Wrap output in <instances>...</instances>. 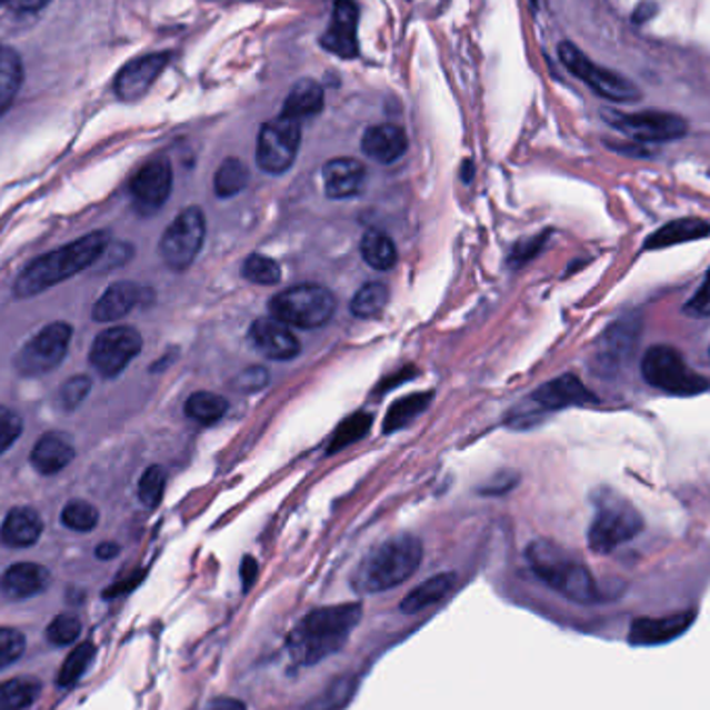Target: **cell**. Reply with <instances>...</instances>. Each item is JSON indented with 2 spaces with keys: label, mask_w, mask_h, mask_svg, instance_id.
Returning a JSON list of instances; mask_svg holds the SVG:
<instances>
[{
  "label": "cell",
  "mask_w": 710,
  "mask_h": 710,
  "mask_svg": "<svg viewBox=\"0 0 710 710\" xmlns=\"http://www.w3.org/2000/svg\"><path fill=\"white\" fill-rule=\"evenodd\" d=\"M324 109V90L316 83L314 79H300L291 92L284 98L281 117L303 121L312 119Z\"/></svg>",
  "instance_id": "4316f807"
},
{
  "label": "cell",
  "mask_w": 710,
  "mask_h": 710,
  "mask_svg": "<svg viewBox=\"0 0 710 710\" xmlns=\"http://www.w3.org/2000/svg\"><path fill=\"white\" fill-rule=\"evenodd\" d=\"M320 44L341 59L358 57V7L351 0H337L331 23Z\"/></svg>",
  "instance_id": "ac0fdd59"
},
{
  "label": "cell",
  "mask_w": 710,
  "mask_h": 710,
  "mask_svg": "<svg viewBox=\"0 0 710 710\" xmlns=\"http://www.w3.org/2000/svg\"><path fill=\"white\" fill-rule=\"evenodd\" d=\"M710 233V224L702 219H679V221L667 222L659 231L644 241V250H664L679 243H690L698 241Z\"/></svg>",
  "instance_id": "83f0119b"
},
{
  "label": "cell",
  "mask_w": 710,
  "mask_h": 710,
  "mask_svg": "<svg viewBox=\"0 0 710 710\" xmlns=\"http://www.w3.org/2000/svg\"><path fill=\"white\" fill-rule=\"evenodd\" d=\"M94 657V642H83V644L73 648V650L69 652V657L64 659L63 667H61V671H59V678H57V683H59L61 688H69V686L78 683L81 676L90 669Z\"/></svg>",
  "instance_id": "d590c367"
},
{
  "label": "cell",
  "mask_w": 710,
  "mask_h": 710,
  "mask_svg": "<svg viewBox=\"0 0 710 710\" xmlns=\"http://www.w3.org/2000/svg\"><path fill=\"white\" fill-rule=\"evenodd\" d=\"M370 424H372V418H370L368 413H353V416H349L348 420L334 430L329 453H334V451H339V449H346L351 442L360 441L363 434L370 430Z\"/></svg>",
  "instance_id": "ab89813d"
},
{
  "label": "cell",
  "mask_w": 710,
  "mask_h": 710,
  "mask_svg": "<svg viewBox=\"0 0 710 710\" xmlns=\"http://www.w3.org/2000/svg\"><path fill=\"white\" fill-rule=\"evenodd\" d=\"M164 487H167V472L160 466H150L140 478L138 497L143 506L152 509V507L160 506V501L164 497Z\"/></svg>",
  "instance_id": "60d3db41"
},
{
  "label": "cell",
  "mask_w": 710,
  "mask_h": 710,
  "mask_svg": "<svg viewBox=\"0 0 710 710\" xmlns=\"http://www.w3.org/2000/svg\"><path fill=\"white\" fill-rule=\"evenodd\" d=\"M92 389V380L90 377H73V379L67 380L63 387H61V393H59V401L63 406L64 410H76L83 399L90 394Z\"/></svg>",
  "instance_id": "ee69618b"
},
{
  "label": "cell",
  "mask_w": 710,
  "mask_h": 710,
  "mask_svg": "<svg viewBox=\"0 0 710 710\" xmlns=\"http://www.w3.org/2000/svg\"><path fill=\"white\" fill-rule=\"evenodd\" d=\"M26 71L16 48L0 44V119L16 104Z\"/></svg>",
  "instance_id": "f1b7e54d"
},
{
  "label": "cell",
  "mask_w": 710,
  "mask_h": 710,
  "mask_svg": "<svg viewBox=\"0 0 710 710\" xmlns=\"http://www.w3.org/2000/svg\"><path fill=\"white\" fill-rule=\"evenodd\" d=\"M389 303V287L384 283H366L362 289L353 296L349 303V310L356 318H377Z\"/></svg>",
  "instance_id": "e575fe53"
},
{
  "label": "cell",
  "mask_w": 710,
  "mask_h": 710,
  "mask_svg": "<svg viewBox=\"0 0 710 710\" xmlns=\"http://www.w3.org/2000/svg\"><path fill=\"white\" fill-rule=\"evenodd\" d=\"M453 586H456V573L432 576V578H428L427 582L416 586L410 594L401 600L399 609H401V613H408V616L420 613L428 607L441 602L453 590Z\"/></svg>",
  "instance_id": "f546056e"
},
{
  "label": "cell",
  "mask_w": 710,
  "mask_h": 710,
  "mask_svg": "<svg viewBox=\"0 0 710 710\" xmlns=\"http://www.w3.org/2000/svg\"><path fill=\"white\" fill-rule=\"evenodd\" d=\"M270 316L296 329H320L331 320L337 301L327 287L293 284L269 301Z\"/></svg>",
  "instance_id": "8992f818"
},
{
  "label": "cell",
  "mask_w": 710,
  "mask_h": 710,
  "mask_svg": "<svg viewBox=\"0 0 710 710\" xmlns=\"http://www.w3.org/2000/svg\"><path fill=\"white\" fill-rule=\"evenodd\" d=\"M683 312L692 318H709L710 316V270L707 272L704 283L700 284V289L683 306Z\"/></svg>",
  "instance_id": "7dc6e473"
},
{
  "label": "cell",
  "mask_w": 710,
  "mask_h": 710,
  "mask_svg": "<svg viewBox=\"0 0 710 710\" xmlns=\"http://www.w3.org/2000/svg\"><path fill=\"white\" fill-rule=\"evenodd\" d=\"M173 190V169L167 158H157L146 162L131 179V198L136 208L143 214H152L162 208Z\"/></svg>",
  "instance_id": "9a60e30c"
},
{
  "label": "cell",
  "mask_w": 710,
  "mask_h": 710,
  "mask_svg": "<svg viewBox=\"0 0 710 710\" xmlns=\"http://www.w3.org/2000/svg\"><path fill=\"white\" fill-rule=\"evenodd\" d=\"M50 0H11L9 7L16 13H36L40 9H44Z\"/></svg>",
  "instance_id": "f907efd6"
},
{
  "label": "cell",
  "mask_w": 710,
  "mask_h": 710,
  "mask_svg": "<svg viewBox=\"0 0 710 710\" xmlns=\"http://www.w3.org/2000/svg\"><path fill=\"white\" fill-rule=\"evenodd\" d=\"M21 430L23 422L16 411L0 406V456L16 444L17 439L21 437Z\"/></svg>",
  "instance_id": "bcb514c9"
},
{
  "label": "cell",
  "mask_w": 710,
  "mask_h": 710,
  "mask_svg": "<svg viewBox=\"0 0 710 710\" xmlns=\"http://www.w3.org/2000/svg\"><path fill=\"white\" fill-rule=\"evenodd\" d=\"M143 293L146 289L131 281L112 283L96 301L92 318L96 322H117L143 303Z\"/></svg>",
  "instance_id": "cb8c5ba5"
},
{
  "label": "cell",
  "mask_w": 710,
  "mask_h": 710,
  "mask_svg": "<svg viewBox=\"0 0 710 710\" xmlns=\"http://www.w3.org/2000/svg\"><path fill=\"white\" fill-rule=\"evenodd\" d=\"M597 516L588 530V547L597 554H609L631 542L644 530V520L640 511L628 499L617 494L616 490H599L597 494Z\"/></svg>",
  "instance_id": "5b68a950"
},
{
  "label": "cell",
  "mask_w": 710,
  "mask_h": 710,
  "mask_svg": "<svg viewBox=\"0 0 710 710\" xmlns=\"http://www.w3.org/2000/svg\"><path fill=\"white\" fill-rule=\"evenodd\" d=\"M642 377L650 387L678 397H694L709 389V380L692 370L678 349L652 346L642 358Z\"/></svg>",
  "instance_id": "52a82bcc"
},
{
  "label": "cell",
  "mask_w": 710,
  "mask_h": 710,
  "mask_svg": "<svg viewBox=\"0 0 710 710\" xmlns=\"http://www.w3.org/2000/svg\"><path fill=\"white\" fill-rule=\"evenodd\" d=\"M362 619V607L356 602L314 609L301 619L289 638V650L301 664H314L337 652Z\"/></svg>",
  "instance_id": "7a4b0ae2"
},
{
  "label": "cell",
  "mask_w": 710,
  "mask_h": 710,
  "mask_svg": "<svg viewBox=\"0 0 710 710\" xmlns=\"http://www.w3.org/2000/svg\"><path fill=\"white\" fill-rule=\"evenodd\" d=\"M654 13H657V4L650 2V0H644V2L638 4V9L633 11V21H636V23H644L648 19H652Z\"/></svg>",
  "instance_id": "f5cc1de1"
},
{
  "label": "cell",
  "mask_w": 710,
  "mask_h": 710,
  "mask_svg": "<svg viewBox=\"0 0 710 710\" xmlns=\"http://www.w3.org/2000/svg\"><path fill=\"white\" fill-rule=\"evenodd\" d=\"M117 554H119V544H114V542H102V544L96 549V557H98V559H104V561L114 559Z\"/></svg>",
  "instance_id": "db71d44e"
},
{
  "label": "cell",
  "mask_w": 710,
  "mask_h": 710,
  "mask_svg": "<svg viewBox=\"0 0 710 710\" xmlns=\"http://www.w3.org/2000/svg\"><path fill=\"white\" fill-rule=\"evenodd\" d=\"M526 559L538 578L563 599L578 604H594L599 600L594 576L584 561L568 549L551 540H534L526 551Z\"/></svg>",
  "instance_id": "277c9868"
},
{
  "label": "cell",
  "mask_w": 710,
  "mask_h": 710,
  "mask_svg": "<svg viewBox=\"0 0 710 710\" xmlns=\"http://www.w3.org/2000/svg\"><path fill=\"white\" fill-rule=\"evenodd\" d=\"M40 681L33 678H17L0 683V710H26L40 696Z\"/></svg>",
  "instance_id": "1f68e13d"
},
{
  "label": "cell",
  "mask_w": 710,
  "mask_h": 710,
  "mask_svg": "<svg viewBox=\"0 0 710 710\" xmlns=\"http://www.w3.org/2000/svg\"><path fill=\"white\" fill-rule=\"evenodd\" d=\"M256 561L250 559V557H246V561H243V582H246V588H250L252 584L253 576H256Z\"/></svg>",
  "instance_id": "11a10c76"
},
{
  "label": "cell",
  "mask_w": 710,
  "mask_h": 710,
  "mask_svg": "<svg viewBox=\"0 0 710 710\" xmlns=\"http://www.w3.org/2000/svg\"><path fill=\"white\" fill-rule=\"evenodd\" d=\"M26 652V636L16 628H0V669H7Z\"/></svg>",
  "instance_id": "7bdbcfd3"
},
{
  "label": "cell",
  "mask_w": 710,
  "mask_h": 710,
  "mask_svg": "<svg viewBox=\"0 0 710 710\" xmlns=\"http://www.w3.org/2000/svg\"><path fill=\"white\" fill-rule=\"evenodd\" d=\"M424 557L422 542L411 534H399L368 552L356 569L351 586L360 594H380L410 580Z\"/></svg>",
  "instance_id": "3957f363"
},
{
  "label": "cell",
  "mask_w": 710,
  "mask_h": 710,
  "mask_svg": "<svg viewBox=\"0 0 710 710\" xmlns=\"http://www.w3.org/2000/svg\"><path fill=\"white\" fill-rule=\"evenodd\" d=\"M602 119L616 131L630 138L631 142H673L688 133L686 119L673 112H621L602 109Z\"/></svg>",
  "instance_id": "9c48e42d"
},
{
  "label": "cell",
  "mask_w": 710,
  "mask_h": 710,
  "mask_svg": "<svg viewBox=\"0 0 710 710\" xmlns=\"http://www.w3.org/2000/svg\"><path fill=\"white\" fill-rule=\"evenodd\" d=\"M353 694V681H337L327 694L310 704V710H339L343 704H348L349 698Z\"/></svg>",
  "instance_id": "f6af8a7d"
},
{
  "label": "cell",
  "mask_w": 710,
  "mask_h": 710,
  "mask_svg": "<svg viewBox=\"0 0 710 710\" xmlns=\"http://www.w3.org/2000/svg\"><path fill=\"white\" fill-rule=\"evenodd\" d=\"M81 633V621L79 617L71 613H61L50 621L47 628L48 642H52L54 647H69L73 644Z\"/></svg>",
  "instance_id": "b9f144b4"
},
{
  "label": "cell",
  "mask_w": 710,
  "mask_h": 710,
  "mask_svg": "<svg viewBox=\"0 0 710 710\" xmlns=\"http://www.w3.org/2000/svg\"><path fill=\"white\" fill-rule=\"evenodd\" d=\"M322 181L331 200H349L362 193L366 167L356 158H332L322 169Z\"/></svg>",
  "instance_id": "44dd1931"
},
{
  "label": "cell",
  "mask_w": 710,
  "mask_h": 710,
  "mask_svg": "<svg viewBox=\"0 0 710 710\" xmlns=\"http://www.w3.org/2000/svg\"><path fill=\"white\" fill-rule=\"evenodd\" d=\"M50 584V571L40 563H16L0 576V592L11 600L38 597Z\"/></svg>",
  "instance_id": "7402d4cb"
},
{
  "label": "cell",
  "mask_w": 710,
  "mask_h": 710,
  "mask_svg": "<svg viewBox=\"0 0 710 710\" xmlns=\"http://www.w3.org/2000/svg\"><path fill=\"white\" fill-rule=\"evenodd\" d=\"M206 710H248V707L237 698H217L206 707Z\"/></svg>",
  "instance_id": "816d5d0a"
},
{
  "label": "cell",
  "mask_w": 710,
  "mask_h": 710,
  "mask_svg": "<svg viewBox=\"0 0 710 710\" xmlns=\"http://www.w3.org/2000/svg\"><path fill=\"white\" fill-rule=\"evenodd\" d=\"M142 334L133 327H111L100 332L90 349V363L104 379H114L142 351Z\"/></svg>",
  "instance_id": "5bb4252c"
},
{
  "label": "cell",
  "mask_w": 710,
  "mask_h": 710,
  "mask_svg": "<svg viewBox=\"0 0 710 710\" xmlns=\"http://www.w3.org/2000/svg\"><path fill=\"white\" fill-rule=\"evenodd\" d=\"M544 237L547 236L534 237V239L521 241L520 246L516 248V252H513V258H516L520 264H523V262H526V260H530V258H534L538 250L542 248V243H544Z\"/></svg>",
  "instance_id": "681fc988"
},
{
  "label": "cell",
  "mask_w": 710,
  "mask_h": 710,
  "mask_svg": "<svg viewBox=\"0 0 710 710\" xmlns=\"http://www.w3.org/2000/svg\"><path fill=\"white\" fill-rule=\"evenodd\" d=\"M532 401L540 410L557 411L594 403L597 397L586 389L584 382L578 377L563 374L559 379L544 382L537 393L532 394Z\"/></svg>",
  "instance_id": "ffe728a7"
},
{
  "label": "cell",
  "mask_w": 710,
  "mask_h": 710,
  "mask_svg": "<svg viewBox=\"0 0 710 710\" xmlns=\"http://www.w3.org/2000/svg\"><path fill=\"white\" fill-rule=\"evenodd\" d=\"M363 154L379 164H393L408 150V133L393 123L368 127L362 138Z\"/></svg>",
  "instance_id": "603a6c76"
},
{
  "label": "cell",
  "mask_w": 710,
  "mask_h": 710,
  "mask_svg": "<svg viewBox=\"0 0 710 710\" xmlns=\"http://www.w3.org/2000/svg\"><path fill=\"white\" fill-rule=\"evenodd\" d=\"M428 401H430V393H413L410 397H406V399H399L391 408V411L387 413L384 432H393L397 428L410 424V420H413L420 411L427 410Z\"/></svg>",
  "instance_id": "8d00e7d4"
},
{
  "label": "cell",
  "mask_w": 710,
  "mask_h": 710,
  "mask_svg": "<svg viewBox=\"0 0 710 710\" xmlns=\"http://www.w3.org/2000/svg\"><path fill=\"white\" fill-rule=\"evenodd\" d=\"M696 611H681L667 617H644L633 621L630 630V642L633 647H659L678 640L692 628Z\"/></svg>",
  "instance_id": "d6986e66"
},
{
  "label": "cell",
  "mask_w": 710,
  "mask_h": 710,
  "mask_svg": "<svg viewBox=\"0 0 710 710\" xmlns=\"http://www.w3.org/2000/svg\"><path fill=\"white\" fill-rule=\"evenodd\" d=\"M363 262L374 270H391L397 264V248L389 236L380 231H368L360 243Z\"/></svg>",
  "instance_id": "4dcf8cb0"
},
{
  "label": "cell",
  "mask_w": 710,
  "mask_h": 710,
  "mask_svg": "<svg viewBox=\"0 0 710 710\" xmlns=\"http://www.w3.org/2000/svg\"><path fill=\"white\" fill-rule=\"evenodd\" d=\"M171 61L169 52H152L143 54L140 59H133L117 73L112 90L119 100L133 102L148 94V90L154 86L167 64Z\"/></svg>",
  "instance_id": "2e32d148"
},
{
  "label": "cell",
  "mask_w": 710,
  "mask_h": 710,
  "mask_svg": "<svg viewBox=\"0 0 710 710\" xmlns=\"http://www.w3.org/2000/svg\"><path fill=\"white\" fill-rule=\"evenodd\" d=\"M243 277L250 283L262 284V287H274L281 283V267L262 253H252L246 262H243Z\"/></svg>",
  "instance_id": "74e56055"
},
{
  "label": "cell",
  "mask_w": 710,
  "mask_h": 710,
  "mask_svg": "<svg viewBox=\"0 0 710 710\" xmlns=\"http://www.w3.org/2000/svg\"><path fill=\"white\" fill-rule=\"evenodd\" d=\"M100 520V513L88 501H69L61 513V521L73 532H92Z\"/></svg>",
  "instance_id": "f35d334b"
},
{
  "label": "cell",
  "mask_w": 710,
  "mask_h": 710,
  "mask_svg": "<svg viewBox=\"0 0 710 710\" xmlns=\"http://www.w3.org/2000/svg\"><path fill=\"white\" fill-rule=\"evenodd\" d=\"M44 523L32 507H16L7 513L0 528V540L11 549H28L42 537Z\"/></svg>",
  "instance_id": "d4e9b609"
},
{
  "label": "cell",
  "mask_w": 710,
  "mask_h": 710,
  "mask_svg": "<svg viewBox=\"0 0 710 710\" xmlns=\"http://www.w3.org/2000/svg\"><path fill=\"white\" fill-rule=\"evenodd\" d=\"M301 143V123L277 117L264 123L258 136L256 160L258 167L269 174H283L289 171L298 158Z\"/></svg>",
  "instance_id": "7c38bea8"
},
{
  "label": "cell",
  "mask_w": 710,
  "mask_h": 710,
  "mask_svg": "<svg viewBox=\"0 0 710 710\" xmlns=\"http://www.w3.org/2000/svg\"><path fill=\"white\" fill-rule=\"evenodd\" d=\"M250 181V171L243 160L227 158L214 173V191L219 198H233L246 190Z\"/></svg>",
  "instance_id": "836d02e7"
},
{
  "label": "cell",
  "mask_w": 710,
  "mask_h": 710,
  "mask_svg": "<svg viewBox=\"0 0 710 710\" xmlns=\"http://www.w3.org/2000/svg\"><path fill=\"white\" fill-rule=\"evenodd\" d=\"M229 411V401L217 393L198 391L186 401V413L198 424H214Z\"/></svg>",
  "instance_id": "d6a6232c"
},
{
  "label": "cell",
  "mask_w": 710,
  "mask_h": 710,
  "mask_svg": "<svg viewBox=\"0 0 710 710\" xmlns=\"http://www.w3.org/2000/svg\"><path fill=\"white\" fill-rule=\"evenodd\" d=\"M11 0H0V7H4V4H9Z\"/></svg>",
  "instance_id": "9f6ffc18"
},
{
  "label": "cell",
  "mask_w": 710,
  "mask_h": 710,
  "mask_svg": "<svg viewBox=\"0 0 710 710\" xmlns=\"http://www.w3.org/2000/svg\"><path fill=\"white\" fill-rule=\"evenodd\" d=\"M73 329L67 322H52L32 337L17 353L16 368L23 377H44L67 358Z\"/></svg>",
  "instance_id": "4fadbf2b"
},
{
  "label": "cell",
  "mask_w": 710,
  "mask_h": 710,
  "mask_svg": "<svg viewBox=\"0 0 710 710\" xmlns=\"http://www.w3.org/2000/svg\"><path fill=\"white\" fill-rule=\"evenodd\" d=\"M559 57L563 64L576 78L582 79L586 86H590L597 94L613 100V102H638L642 98L640 88L631 81L623 78L621 73L604 69L600 64L592 63L584 52L571 42H561L559 44Z\"/></svg>",
  "instance_id": "30bf717a"
},
{
  "label": "cell",
  "mask_w": 710,
  "mask_h": 710,
  "mask_svg": "<svg viewBox=\"0 0 710 710\" xmlns=\"http://www.w3.org/2000/svg\"><path fill=\"white\" fill-rule=\"evenodd\" d=\"M269 384V372L264 368H248L236 379V387L241 391H260Z\"/></svg>",
  "instance_id": "c3c4849f"
},
{
  "label": "cell",
  "mask_w": 710,
  "mask_h": 710,
  "mask_svg": "<svg viewBox=\"0 0 710 710\" xmlns=\"http://www.w3.org/2000/svg\"><path fill=\"white\" fill-rule=\"evenodd\" d=\"M642 318L640 314H626L609 324V329L600 334L597 351L592 358V368L599 377L613 379L626 363L630 362L640 343Z\"/></svg>",
  "instance_id": "8fae6325"
},
{
  "label": "cell",
  "mask_w": 710,
  "mask_h": 710,
  "mask_svg": "<svg viewBox=\"0 0 710 710\" xmlns=\"http://www.w3.org/2000/svg\"><path fill=\"white\" fill-rule=\"evenodd\" d=\"M73 459H76V447L71 444V441L61 432H48L36 442L30 461L38 472L54 476L64 470Z\"/></svg>",
  "instance_id": "484cf974"
},
{
  "label": "cell",
  "mask_w": 710,
  "mask_h": 710,
  "mask_svg": "<svg viewBox=\"0 0 710 710\" xmlns=\"http://www.w3.org/2000/svg\"><path fill=\"white\" fill-rule=\"evenodd\" d=\"M109 243H111V236L107 231H94L90 236L79 237L73 243L63 246L54 252L36 258L17 277L13 284L16 298L19 300L33 298L50 287L76 277L81 270L90 269L107 253Z\"/></svg>",
  "instance_id": "6da1fadb"
},
{
  "label": "cell",
  "mask_w": 710,
  "mask_h": 710,
  "mask_svg": "<svg viewBox=\"0 0 710 710\" xmlns=\"http://www.w3.org/2000/svg\"><path fill=\"white\" fill-rule=\"evenodd\" d=\"M204 212L198 206L181 210L160 237L158 252L162 262L177 272L190 269L204 246Z\"/></svg>",
  "instance_id": "ba28073f"
},
{
  "label": "cell",
  "mask_w": 710,
  "mask_h": 710,
  "mask_svg": "<svg viewBox=\"0 0 710 710\" xmlns=\"http://www.w3.org/2000/svg\"><path fill=\"white\" fill-rule=\"evenodd\" d=\"M250 339H252L253 348L274 362H287L300 356V339L287 324L272 316L253 320L250 327Z\"/></svg>",
  "instance_id": "e0dca14e"
}]
</instances>
